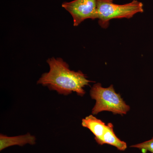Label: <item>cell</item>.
<instances>
[{
    "mask_svg": "<svg viewBox=\"0 0 153 153\" xmlns=\"http://www.w3.org/2000/svg\"><path fill=\"white\" fill-rule=\"evenodd\" d=\"M131 147L137 148L144 152H149L153 153V137L149 140L140 143L133 145L131 146Z\"/></svg>",
    "mask_w": 153,
    "mask_h": 153,
    "instance_id": "obj_8",
    "label": "cell"
},
{
    "mask_svg": "<svg viewBox=\"0 0 153 153\" xmlns=\"http://www.w3.org/2000/svg\"><path fill=\"white\" fill-rule=\"evenodd\" d=\"M143 12V4L137 0L124 4H115L113 0H98L97 17L100 26L107 29L112 19H131L136 14Z\"/></svg>",
    "mask_w": 153,
    "mask_h": 153,
    "instance_id": "obj_3",
    "label": "cell"
},
{
    "mask_svg": "<svg viewBox=\"0 0 153 153\" xmlns=\"http://www.w3.org/2000/svg\"><path fill=\"white\" fill-rule=\"evenodd\" d=\"M81 124L82 127L88 129L92 133L96 142L101 145L102 137L107 128L105 123L91 114L82 119Z\"/></svg>",
    "mask_w": 153,
    "mask_h": 153,
    "instance_id": "obj_5",
    "label": "cell"
},
{
    "mask_svg": "<svg viewBox=\"0 0 153 153\" xmlns=\"http://www.w3.org/2000/svg\"><path fill=\"white\" fill-rule=\"evenodd\" d=\"M36 137L30 133L15 137H8L1 134L0 135V151L12 146H23L26 144H36Z\"/></svg>",
    "mask_w": 153,
    "mask_h": 153,
    "instance_id": "obj_6",
    "label": "cell"
},
{
    "mask_svg": "<svg viewBox=\"0 0 153 153\" xmlns=\"http://www.w3.org/2000/svg\"><path fill=\"white\" fill-rule=\"evenodd\" d=\"M47 62L49 71L42 74L37 84L47 86L49 90L55 91L59 94L66 96L74 92L77 95L83 96L85 93L84 88L93 82L81 71L71 70L62 58L52 57Z\"/></svg>",
    "mask_w": 153,
    "mask_h": 153,
    "instance_id": "obj_1",
    "label": "cell"
},
{
    "mask_svg": "<svg viewBox=\"0 0 153 153\" xmlns=\"http://www.w3.org/2000/svg\"><path fill=\"white\" fill-rule=\"evenodd\" d=\"M98 0H74L65 2L62 6L68 11L73 18V25L79 26L86 19H97V3Z\"/></svg>",
    "mask_w": 153,
    "mask_h": 153,
    "instance_id": "obj_4",
    "label": "cell"
},
{
    "mask_svg": "<svg viewBox=\"0 0 153 153\" xmlns=\"http://www.w3.org/2000/svg\"><path fill=\"white\" fill-rule=\"evenodd\" d=\"M90 95L91 99L96 101L91 111L94 115L102 111H108L114 114L123 116L130 110V107L126 103L120 94L116 92L113 85L104 88L101 83H95L91 89Z\"/></svg>",
    "mask_w": 153,
    "mask_h": 153,
    "instance_id": "obj_2",
    "label": "cell"
},
{
    "mask_svg": "<svg viewBox=\"0 0 153 153\" xmlns=\"http://www.w3.org/2000/svg\"><path fill=\"white\" fill-rule=\"evenodd\" d=\"M108 144L115 147L119 150H126L127 147L126 143L123 141L121 140L117 137L114 131V126L112 123L107 124L106 130L102 140L101 144Z\"/></svg>",
    "mask_w": 153,
    "mask_h": 153,
    "instance_id": "obj_7",
    "label": "cell"
}]
</instances>
